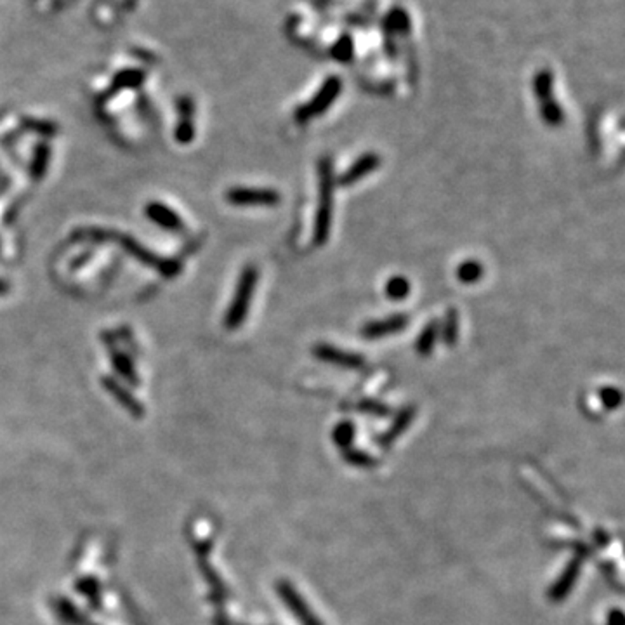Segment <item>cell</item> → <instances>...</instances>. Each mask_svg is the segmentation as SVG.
I'll use <instances>...</instances> for the list:
<instances>
[{
    "instance_id": "cell-1",
    "label": "cell",
    "mask_w": 625,
    "mask_h": 625,
    "mask_svg": "<svg viewBox=\"0 0 625 625\" xmlns=\"http://www.w3.org/2000/svg\"><path fill=\"white\" fill-rule=\"evenodd\" d=\"M320 176V197L318 208L315 216V233L313 240L315 245H325L330 237L332 228V208H333V190H336V176H333V164L330 157H323L318 162Z\"/></svg>"
},
{
    "instance_id": "cell-2",
    "label": "cell",
    "mask_w": 625,
    "mask_h": 625,
    "mask_svg": "<svg viewBox=\"0 0 625 625\" xmlns=\"http://www.w3.org/2000/svg\"><path fill=\"white\" fill-rule=\"evenodd\" d=\"M342 91V80L337 75L327 78L322 84V87L315 92V96L309 99L307 102H303L300 107H297L294 118L299 124H307L309 120H313L315 117L325 113L333 102L337 101V98L340 96Z\"/></svg>"
},
{
    "instance_id": "cell-3",
    "label": "cell",
    "mask_w": 625,
    "mask_h": 625,
    "mask_svg": "<svg viewBox=\"0 0 625 625\" xmlns=\"http://www.w3.org/2000/svg\"><path fill=\"white\" fill-rule=\"evenodd\" d=\"M257 278H259V274H257V270L254 266L245 267L243 273H241L240 282H238L237 287V294H234L233 300H231V306L226 315L228 329H237L245 320L254 290H256L257 285Z\"/></svg>"
},
{
    "instance_id": "cell-4",
    "label": "cell",
    "mask_w": 625,
    "mask_h": 625,
    "mask_svg": "<svg viewBox=\"0 0 625 625\" xmlns=\"http://www.w3.org/2000/svg\"><path fill=\"white\" fill-rule=\"evenodd\" d=\"M276 593L300 625H323L322 620L313 613L309 604L304 601V597L297 593V589L289 580L276 582Z\"/></svg>"
},
{
    "instance_id": "cell-5",
    "label": "cell",
    "mask_w": 625,
    "mask_h": 625,
    "mask_svg": "<svg viewBox=\"0 0 625 625\" xmlns=\"http://www.w3.org/2000/svg\"><path fill=\"white\" fill-rule=\"evenodd\" d=\"M584 560H585V556L582 554V552H578V554H575L573 558L568 561L567 567H564V570L561 571L560 577L556 578V582L551 585V589H549L547 596H549V601H551V603H561V601L567 600L568 594L573 591L575 584H577L578 577H580L582 567H584Z\"/></svg>"
},
{
    "instance_id": "cell-6",
    "label": "cell",
    "mask_w": 625,
    "mask_h": 625,
    "mask_svg": "<svg viewBox=\"0 0 625 625\" xmlns=\"http://www.w3.org/2000/svg\"><path fill=\"white\" fill-rule=\"evenodd\" d=\"M228 201L240 207L249 205H276L280 204V193L270 188H233L226 195Z\"/></svg>"
},
{
    "instance_id": "cell-7",
    "label": "cell",
    "mask_w": 625,
    "mask_h": 625,
    "mask_svg": "<svg viewBox=\"0 0 625 625\" xmlns=\"http://www.w3.org/2000/svg\"><path fill=\"white\" fill-rule=\"evenodd\" d=\"M313 355L315 358L322 360V362L330 363V365L342 366V369H362L365 365V358L358 353L344 351L340 347L332 346V344H315L313 347Z\"/></svg>"
},
{
    "instance_id": "cell-8",
    "label": "cell",
    "mask_w": 625,
    "mask_h": 625,
    "mask_svg": "<svg viewBox=\"0 0 625 625\" xmlns=\"http://www.w3.org/2000/svg\"><path fill=\"white\" fill-rule=\"evenodd\" d=\"M408 315H391L386 316L382 320H372V322H366L365 325L362 327V336L369 340H375V339H382V337L393 336V333H398L408 325Z\"/></svg>"
},
{
    "instance_id": "cell-9",
    "label": "cell",
    "mask_w": 625,
    "mask_h": 625,
    "mask_svg": "<svg viewBox=\"0 0 625 625\" xmlns=\"http://www.w3.org/2000/svg\"><path fill=\"white\" fill-rule=\"evenodd\" d=\"M380 165V157L373 151H369V153L362 155L360 158H356L346 171L337 177V183L340 186H353L358 181H362L363 177H366L369 174H372L373 171H377Z\"/></svg>"
},
{
    "instance_id": "cell-10",
    "label": "cell",
    "mask_w": 625,
    "mask_h": 625,
    "mask_svg": "<svg viewBox=\"0 0 625 625\" xmlns=\"http://www.w3.org/2000/svg\"><path fill=\"white\" fill-rule=\"evenodd\" d=\"M413 417H415V406L410 405V406H405V408L399 410V412L396 413L395 419H393V422H391V426L388 428V431H384L382 435L379 436V445L384 446V448L391 446L393 443H395L396 439H398L399 436H402L403 432L410 428V424L413 422Z\"/></svg>"
},
{
    "instance_id": "cell-11",
    "label": "cell",
    "mask_w": 625,
    "mask_h": 625,
    "mask_svg": "<svg viewBox=\"0 0 625 625\" xmlns=\"http://www.w3.org/2000/svg\"><path fill=\"white\" fill-rule=\"evenodd\" d=\"M554 75L549 68L538 69L534 77V94L538 102H545L549 99H554Z\"/></svg>"
},
{
    "instance_id": "cell-12",
    "label": "cell",
    "mask_w": 625,
    "mask_h": 625,
    "mask_svg": "<svg viewBox=\"0 0 625 625\" xmlns=\"http://www.w3.org/2000/svg\"><path fill=\"white\" fill-rule=\"evenodd\" d=\"M485 274V267L479 261L476 259H465L464 263H461L455 270V276L461 283L464 285H472V283H478L479 280Z\"/></svg>"
},
{
    "instance_id": "cell-13",
    "label": "cell",
    "mask_w": 625,
    "mask_h": 625,
    "mask_svg": "<svg viewBox=\"0 0 625 625\" xmlns=\"http://www.w3.org/2000/svg\"><path fill=\"white\" fill-rule=\"evenodd\" d=\"M439 339V325L438 322H429L428 325L422 329L421 336L415 342L417 353L421 356H429L435 351V344Z\"/></svg>"
},
{
    "instance_id": "cell-14",
    "label": "cell",
    "mask_w": 625,
    "mask_h": 625,
    "mask_svg": "<svg viewBox=\"0 0 625 625\" xmlns=\"http://www.w3.org/2000/svg\"><path fill=\"white\" fill-rule=\"evenodd\" d=\"M459 311L457 309H448L445 315V320H443V325L439 327V337L443 339V342L446 346H455L459 340Z\"/></svg>"
},
{
    "instance_id": "cell-15",
    "label": "cell",
    "mask_w": 625,
    "mask_h": 625,
    "mask_svg": "<svg viewBox=\"0 0 625 625\" xmlns=\"http://www.w3.org/2000/svg\"><path fill=\"white\" fill-rule=\"evenodd\" d=\"M540 117L551 127H560L564 122V110L556 99L540 102Z\"/></svg>"
},
{
    "instance_id": "cell-16",
    "label": "cell",
    "mask_w": 625,
    "mask_h": 625,
    "mask_svg": "<svg viewBox=\"0 0 625 625\" xmlns=\"http://www.w3.org/2000/svg\"><path fill=\"white\" fill-rule=\"evenodd\" d=\"M356 436V426L351 421H342L333 428L332 439L340 450H346L349 446H353Z\"/></svg>"
},
{
    "instance_id": "cell-17",
    "label": "cell",
    "mask_w": 625,
    "mask_h": 625,
    "mask_svg": "<svg viewBox=\"0 0 625 625\" xmlns=\"http://www.w3.org/2000/svg\"><path fill=\"white\" fill-rule=\"evenodd\" d=\"M410 290H412V285L406 280L405 276H393L389 278L388 282L384 285V294L388 299L391 300H403L410 296Z\"/></svg>"
},
{
    "instance_id": "cell-18",
    "label": "cell",
    "mask_w": 625,
    "mask_h": 625,
    "mask_svg": "<svg viewBox=\"0 0 625 625\" xmlns=\"http://www.w3.org/2000/svg\"><path fill=\"white\" fill-rule=\"evenodd\" d=\"M342 459L344 462H347L349 465H355V468L366 469L377 465L375 457H372V455H370L369 452H365V450L353 448V446L342 450Z\"/></svg>"
},
{
    "instance_id": "cell-19",
    "label": "cell",
    "mask_w": 625,
    "mask_h": 625,
    "mask_svg": "<svg viewBox=\"0 0 625 625\" xmlns=\"http://www.w3.org/2000/svg\"><path fill=\"white\" fill-rule=\"evenodd\" d=\"M600 398H601V403H603V406L606 410H617L618 406L622 405L620 389L613 388V386H604V388H601Z\"/></svg>"
},
{
    "instance_id": "cell-20",
    "label": "cell",
    "mask_w": 625,
    "mask_h": 625,
    "mask_svg": "<svg viewBox=\"0 0 625 625\" xmlns=\"http://www.w3.org/2000/svg\"><path fill=\"white\" fill-rule=\"evenodd\" d=\"M358 410L375 417H388L391 413V408L386 403L377 402V399H363V402H360Z\"/></svg>"
},
{
    "instance_id": "cell-21",
    "label": "cell",
    "mask_w": 625,
    "mask_h": 625,
    "mask_svg": "<svg viewBox=\"0 0 625 625\" xmlns=\"http://www.w3.org/2000/svg\"><path fill=\"white\" fill-rule=\"evenodd\" d=\"M606 625H625L624 611H622L620 608H613V610L608 611Z\"/></svg>"
},
{
    "instance_id": "cell-22",
    "label": "cell",
    "mask_w": 625,
    "mask_h": 625,
    "mask_svg": "<svg viewBox=\"0 0 625 625\" xmlns=\"http://www.w3.org/2000/svg\"><path fill=\"white\" fill-rule=\"evenodd\" d=\"M594 540H596V544L600 542V547H606V545H608V535L604 534L603 530H597L596 534H594Z\"/></svg>"
}]
</instances>
